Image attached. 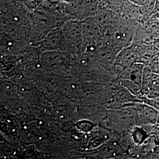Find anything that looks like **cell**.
<instances>
[{
  "instance_id": "6da1fadb",
  "label": "cell",
  "mask_w": 159,
  "mask_h": 159,
  "mask_svg": "<svg viewBox=\"0 0 159 159\" xmlns=\"http://www.w3.org/2000/svg\"><path fill=\"white\" fill-rule=\"evenodd\" d=\"M132 107L136 109L137 112L136 125H156L157 123L159 111L152 106L143 102H134Z\"/></svg>"
},
{
  "instance_id": "7a4b0ae2",
  "label": "cell",
  "mask_w": 159,
  "mask_h": 159,
  "mask_svg": "<svg viewBox=\"0 0 159 159\" xmlns=\"http://www.w3.org/2000/svg\"><path fill=\"white\" fill-rule=\"evenodd\" d=\"M145 65L142 63H135L126 68L124 72V79L130 80L142 87L143 70Z\"/></svg>"
},
{
  "instance_id": "3957f363",
  "label": "cell",
  "mask_w": 159,
  "mask_h": 159,
  "mask_svg": "<svg viewBox=\"0 0 159 159\" xmlns=\"http://www.w3.org/2000/svg\"><path fill=\"white\" fill-rule=\"evenodd\" d=\"M142 25L148 29L153 39H159V12L155 10L148 18L144 24Z\"/></svg>"
},
{
  "instance_id": "277c9868",
  "label": "cell",
  "mask_w": 159,
  "mask_h": 159,
  "mask_svg": "<svg viewBox=\"0 0 159 159\" xmlns=\"http://www.w3.org/2000/svg\"><path fill=\"white\" fill-rule=\"evenodd\" d=\"M150 135L143 126L134 125L131 130V137L134 144L140 146L148 139Z\"/></svg>"
},
{
  "instance_id": "5b68a950",
  "label": "cell",
  "mask_w": 159,
  "mask_h": 159,
  "mask_svg": "<svg viewBox=\"0 0 159 159\" xmlns=\"http://www.w3.org/2000/svg\"><path fill=\"white\" fill-rule=\"evenodd\" d=\"M145 97L151 98H159V74H153Z\"/></svg>"
},
{
  "instance_id": "8992f818",
  "label": "cell",
  "mask_w": 159,
  "mask_h": 159,
  "mask_svg": "<svg viewBox=\"0 0 159 159\" xmlns=\"http://www.w3.org/2000/svg\"><path fill=\"white\" fill-rule=\"evenodd\" d=\"M133 3L137 6L146 7L150 11H155L156 0H130Z\"/></svg>"
},
{
  "instance_id": "52a82bcc",
  "label": "cell",
  "mask_w": 159,
  "mask_h": 159,
  "mask_svg": "<svg viewBox=\"0 0 159 159\" xmlns=\"http://www.w3.org/2000/svg\"><path fill=\"white\" fill-rule=\"evenodd\" d=\"M158 56L159 55L155 56L147 65H145L148 66L154 74H159V61Z\"/></svg>"
},
{
  "instance_id": "ba28073f",
  "label": "cell",
  "mask_w": 159,
  "mask_h": 159,
  "mask_svg": "<svg viewBox=\"0 0 159 159\" xmlns=\"http://www.w3.org/2000/svg\"><path fill=\"white\" fill-rule=\"evenodd\" d=\"M153 152L156 157V159H159V145L156 146L155 148H154Z\"/></svg>"
},
{
  "instance_id": "9c48e42d",
  "label": "cell",
  "mask_w": 159,
  "mask_h": 159,
  "mask_svg": "<svg viewBox=\"0 0 159 159\" xmlns=\"http://www.w3.org/2000/svg\"><path fill=\"white\" fill-rule=\"evenodd\" d=\"M156 125H157L158 126V127H159V121H157V123H156Z\"/></svg>"
},
{
  "instance_id": "30bf717a",
  "label": "cell",
  "mask_w": 159,
  "mask_h": 159,
  "mask_svg": "<svg viewBox=\"0 0 159 159\" xmlns=\"http://www.w3.org/2000/svg\"><path fill=\"white\" fill-rule=\"evenodd\" d=\"M158 58H159V56H158Z\"/></svg>"
},
{
  "instance_id": "8fae6325",
  "label": "cell",
  "mask_w": 159,
  "mask_h": 159,
  "mask_svg": "<svg viewBox=\"0 0 159 159\" xmlns=\"http://www.w3.org/2000/svg\"></svg>"
}]
</instances>
